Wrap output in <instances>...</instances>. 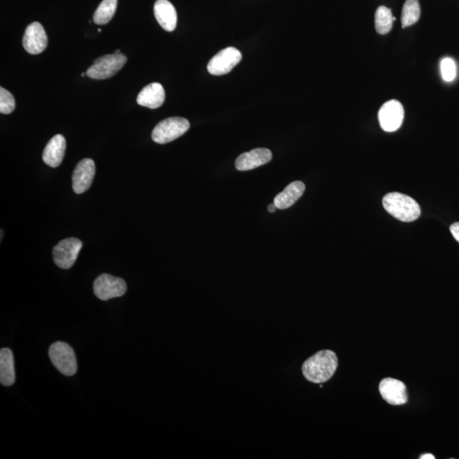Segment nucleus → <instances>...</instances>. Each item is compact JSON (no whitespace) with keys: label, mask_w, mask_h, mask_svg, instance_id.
<instances>
[{"label":"nucleus","mask_w":459,"mask_h":459,"mask_svg":"<svg viewBox=\"0 0 459 459\" xmlns=\"http://www.w3.org/2000/svg\"><path fill=\"white\" fill-rule=\"evenodd\" d=\"M338 357L330 350L316 353L309 357L302 366V372L308 381L323 384L328 381L338 367Z\"/></svg>","instance_id":"f257e3e1"},{"label":"nucleus","mask_w":459,"mask_h":459,"mask_svg":"<svg viewBox=\"0 0 459 459\" xmlns=\"http://www.w3.org/2000/svg\"><path fill=\"white\" fill-rule=\"evenodd\" d=\"M383 206L392 217L402 222L414 221L421 214V207L414 199L398 192L384 196Z\"/></svg>","instance_id":"f03ea898"},{"label":"nucleus","mask_w":459,"mask_h":459,"mask_svg":"<svg viewBox=\"0 0 459 459\" xmlns=\"http://www.w3.org/2000/svg\"><path fill=\"white\" fill-rule=\"evenodd\" d=\"M127 57L124 54H110L97 58L86 72V76L93 80H108L124 68L127 62Z\"/></svg>","instance_id":"7ed1b4c3"},{"label":"nucleus","mask_w":459,"mask_h":459,"mask_svg":"<svg viewBox=\"0 0 459 459\" xmlns=\"http://www.w3.org/2000/svg\"><path fill=\"white\" fill-rule=\"evenodd\" d=\"M189 129V121L184 117H168L156 124L153 129L152 138L156 143L166 144L178 139Z\"/></svg>","instance_id":"20e7f679"},{"label":"nucleus","mask_w":459,"mask_h":459,"mask_svg":"<svg viewBox=\"0 0 459 459\" xmlns=\"http://www.w3.org/2000/svg\"><path fill=\"white\" fill-rule=\"evenodd\" d=\"M49 356L51 363L62 374L73 376L76 374V356L69 344L64 342L54 343L50 347Z\"/></svg>","instance_id":"39448f33"},{"label":"nucleus","mask_w":459,"mask_h":459,"mask_svg":"<svg viewBox=\"0 0 459 459\" xmlns=\"http://www.w3.org/2000/svg\"><path fill=\"white\" fill-rule=\"evenodd\" d=\"M82 247H83V242L75 238H66L61 241L53 249L54 264L61 269L72 268L77 261Z\"/></svg>","instance_id":"423d86ee"},{"label":"nucleus","mask_w":459,"mask_h":459,"mask_svg":"<svg viewBox=\"0 0 459 459\" xmlns=\"http://www.w3.org/2000/svg\"><path fill=\"white\" fill-rule=\"evenodd\" d=\"M126 291V282L109 274L101 275L94 282V293L101 300L107 301L123 296Z\"/></svg>","instance_id":"0eeeda50"},{"label":"nucleus","mask_w":459,"mask_h":459,"mask_svg":"<svg viewBox=\"0 0 459 459\" xmlns=\"http://www.w3.org/2000/svg\"><path fill=\"white\" fill-rule=\"evenodd\" d=\"M242 58L240 51L233 47L224 49L211 59L207 64V71L215 76L229 73Z\"/></svg>","instance_id":"6e6552de"},{"label":"nucleus","mask_w":459,"mask_h":459,"mask_svg":"<svg viewBox=\"0 0 459 459\" xmlns=\"http://www.w3.org/2000/svg\"><path fill=\"white\" fill-rule=\"evenodd\" d=\"M404 109L401 102L391 100L384 103L379 112L380 126L386 132H394L402 126Z\"/></svg>","instance_id":"1a4fd4ad"},{"label":"nucleus","mask_w":459,"mask_h":459,"mask_svg":"<svg viewBox=\"0 0 459 459\" xmlns=\"http://www.w3.org/2000/svg\"><path fill=\"white\" fill-rule=\"evenodd\" d=\"M22 45L31 54H41L45 51L48 45V37L41 23L35 22L27 26Z\"/></svg>","instance_id":"9d476101"},{"label":"nucleus","mask_w":459,"mask_h":459,"mask_svg":"<svg viewBox=\"0 0 459 459\" xmlns=\"http://www.w3.org/2000/svg\"><path fill=\"white\" fill-rule=\"evenodd\" d=\"M96 175V166L90 159L81 160L73 174V188L77 194H84L92 185Z\"/></svg>","instance_id":"9b49d317"},{"label":"nucleus","mask_w":459,"mask_h":459,"mask_svg":"<svg viewBox=\"0 0 459 459\" xmlns=\"http://www.w3.org/2000/svg\"><path fill=\"white\" fill-rule=\"evenodd\" d=\"M379 392L384 401L391 405L401 406L407 402V387L400 380L387 378L379 384Z\"/></svg>","instance_id":"f8f14e48"},{"label":"nucleus","mask_w":459,"mask_h":459,"mask_svg":"<svg viewBox=\"0 0 459 459\" xmlns=\"http://www.w3.org/2000/svg\"><path fill=\"white\" fill-rule=\"evenodd\" d=\"M272 159V153L266 148H256L249 152L242 153L235 162L239 171L252 170L254 168L265 166Z\"/></svg>","instance_id":"ddd939ff"},{"label":"nucleus","mask_w":459,"mask_h":459,"mask_svg":"<svg viewBox=\"0 0 459 459\" xmlns=\"http://www.w3.org/2000/svg\"><path fill=\"white\" fill-rule=\"evenodd\" d=\"M66 139L62 135H57L51 138L43 152V160L51 168L61 166L66 152Z\"/></svg>","instance_id":"4468645a"},{"label":"nucleus","mask_w":459,"mask_h":459,"mask_svg":"<svg viewBox=\"0 0 459 459\" xmlns=\"http://www.w3.org/2000/svg\"><path fill=\"white\" fill-rule=\"evenodd\" d=\"M156 21L168 32H173L177 24V13L174 6L168 0H156L154 5Z\"/></svg>","instance_id":"2eb2a0df"},{"label":"nucleus","mask_w":459,"mask_h":459,"mask_svg":"<svg viewBox=\"0 0 459 459\" xmlns=\"http://www.w3.org/2000/svg\"><path fill=\"white\" fill-rule=\"evenodd\" d=\"M166 101V92L162 85L152 83L144 87L137 96V103L151 109L159 108Z\"/></svg>","instance_id":"dca6fc26"},{"label":"nucleus","mask_w":459,"mask_h":459,"mask_svg":"<svg viewBox=\"0 0 459 459\" xmlns=\"http://www.w3.org/2000/svg\"><path fill=\"white\" fill-rule=\"evenodd\" d=\"M305 191V185L302 182H294L285 188L281 194L274 198L275 205L278 210H286L293 205Z\"/></svg>","instance_id":"f3484780"},{"label":"nucleus","mask_w":459,"mask_h":459,"mask_svg":"<svg viewBox=\"0 0 459 459\" xmlns=\"http://www.w3.org/2000/svg\"><path fill=\"white\" fill-rule=\"evenodd\" d=\"M15 381L14 356L13 351L8 348L0 351V383L5 386H10Z\"/></svg>","instance_id":"a211bd4d"},{"label":"nucleus","mask_w":459,"mask_h":459,"mask_svg":"<svg viewBox=\"0 0 459 459\" xmlns=\"http://www.w3.org/2000/svg\"><path fill=\"white\" fill-rule=\"evenodd\" d=\"M395 18L391 9L386 6H379L375 13V29L379 34H387L393 27Z\"/></svg>","instance_id":"6ab92c4d"},{"label":"nucleus","mask_w":459,"mask_h":459,"mask_svg":"<svg viewBox=\"0 0 459 459\" xmlns=\"http://www.w3.org/2000/svg\"><path fill=\"white\" fill-rule=\"evenodd\" d=\"M117 0H103L94 14L93 21L97 25L107 24L115 15Z\"/></svg>","instance_id":"aec40b11"},{"label":"nucleus","mask_w":459,"mask_h":459,"mask_svg":"<svg viewBox=\"0 0 459 459\" xmlns=\"http://www.w3.org/2000/svg\"><path fill=\"white\" fill-rule=\"evenodd\" d=\"M421 9L418 0H406L402 8V24L403 29L415 24L421 18Z\"/></svg>","instance_id":"412c9836"},{"label":"nucleus","mask_w":459,"mask_h":459,"mask_svg":"<svg viewBox=\"0 0 459 459\" xmlns=\"http://www.w3.org/2000/svg\"><path fill=\"white\" fill-rule=\"evenodd\" d=\"M15 108V101L13 94L3 87L0 88V112L10 115Z\"/></svg>","instance_id":"4be33fe9"},{"label":"nucleus","mask_w":459,"mask_h":459,"mask_svg":"<svg viewBox=\"0 0 459 459\" xmlns=\"http://www.w3.org/2000/svg\"><path fill=\"white\" fill-rule=\"evenodd\" d=\"M441 72L443 80L452 82L457 76V66L452 58L446 57L441 62Z\"/></svg>","instance_id":"5701e85b"},{"label":"nucleus","mask_w":459,"mask_h":459,"mask_svg":"<svg viewBox=\"0 0 459 459\" xmlns=\"http://www.w3.org/2000/svg\"><path fill=\"white\" fill-rule=\"evenodd\" d=\"M450 231L453 238L459 242V222L453 224V225L450 226Z\"/></svg>","instance_id":"b1692460"},{"label":"nucleus","mask_w":459,"mask_h":459,"mask_svg":"<svg viewBox=\"0 0 459 459\" xmlns=\"http://www.w3.org/2000/svg\"><path fill=\"white\" fill-rule=\"evenodd\" d=\"M277 210V207L276 205H275L274 203L270 204V205L268 206V211L270 212V213H275V212H276Z\"/></svg>","instance_id":"393cba45"},{"label":"nucleus","mask_w":459,"mask_h":459,"mask_svg":"<svg viewBox=\"0 0 459 459\" xmlns=\"http://www.w3.org/2000/svg\"><path fill=\"white\" fill-rule=\"evenodd\" d=\"M435 456L432 454H425L422 455L421 459H435Z\"/></svg>","instance_id":"a878e982"},{"label":"nucleus","mask_w":459,"mask_h":459,"mask_svg":"<svg viewBox=\"0 0 459 459\" xmlns=\"http://www.w3.org/2000/svg\"><path fill=\"white\" fill-rule=\"evenodd\" d=\"M120 53H121V50H117L115 51V54H120Z\"/></svg>","instance_id":"bb28decb"},{"label":"nucleus","mask_w":459,"mask_h":459,"mask_svg":"<svg viewBox=\"0 0 459 459\" xmlns=\"http://www.w3.org/2000/svg\"><path fill=\"white\" fill-rule=\"evenodd\" d=\"M85 75H86V73H81V77H85Z\"/></svg>","instance_id":"cd10ccee"},{"label":"nucleus","mask_w":459,"mask_h":459,"mask_svg":"<svg viewBox=\"0 0 459 459\" xmlns=\"http://www.w3.org/2000/svg\"><path fill=\"white\" fill-rule=\"evenodd\" d=\"M98 32L101 33V29H98Z\"/></svg>","instance_id":"c85d7f7f"}]
</instances>
